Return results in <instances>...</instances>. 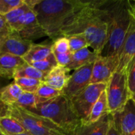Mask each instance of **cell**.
<instances>
[{"mask_svg":"<svg viewBox=\"0 0 135 135\" xmlns=\"http://www.w3.org/2000/svg\"><path fill=\"white\" fill-rule=\"evenodd\" d=\"M82 33L89 47L100 55L108 37V18L106 0L85 1L80 8L66 24L61 36Z\"/></svg>","mask_w":135,"mask_h":135,"instance_id":"cell-1","label":"cell"},{"mask_svg":"<svg viewBox=\"0 0 135 135\" xmlns=\"http://www.w3.org/2000/svg\"><path fill=\"white\" fill-rule=\"evenodd\" d=\"M33 10L36 20L47 36L57 40L74 14L82 7L81 0H24Z\"/></svg>","mask_w":135,"mask_h":135,"instance_id":"cell-2","label":"cell"},{"mask_svg":"<svg viewBox=\"0 0 135 135\" xmlns=\"http://www.w3.org/2000/svg\"><path fill=\"white\" fill-rule=\"evenodd\" d=\"M108 37L101 56L118 55L134 18L131 1L106 0Z\"/></svg>","mask_w":135,"mask_h":135,"instance_id":"cell-3","label":"cell"},{"mask_svg":"<svg viewBox=\"0 0 135 135\" xmlns=\"http://www.w3.org/2000/svg\"><path fill=\"white\" fill-rule=\"evenodd\" d=\"M25 110L49 119L70 135H74L76 130L81 125V119L78 116L71 100L63 94L38 104L34 108Z\"/></svg>","mask_w":135,"mask_h":135,"instance_id":"cell-4","label":"cell"},{"mask_svg":"<svg viewBox=\"0 0 135 135\" xmlns=\"http://www.w3.org/2000/svg\"><path fill=\"white\" fill-rule=\"evenodd\" d=\"M3 115L17 120L25 131L32 135H70L55 125L49 119L32 113L17 105H5Z\"/></svg>","mask_w":135,"mask_h":135,"instance_id":"cell-5","label":"cell"},{"mask_svg":"<svg viewBox=\"0 0 135 135\" xmlns=\"http://www.w3.org/2000/svg\"><path fill=\"white\" fill-rule=\"evenodd\" d=\"M105 92L109 112L114 114L122 110L131 97L128 88V75L115 71L107 83Z\"/></svg>","mask_w":135,"mask_h":135,"instance_id":"cell-6","label":"cell"},{"mask_svg":"<svg viewBox=\"0 0 135 135\" xmlns=\"http://www.w3.org/2000/svg\"><path fill=\"white\" fill-rule=\"evenodd\" d=\"M106 87L107 84H90L71 100L81 122L87 118L94 104L106 90Z\"/></svg>","mask_w":135,"mask_h":135,"instance_id":"cell-7","label":"cell"},{"mask_svg":"<svg viewBox=\"0 0 135 135\" xmlns=\"http://www.w3.org/2000/svg\"><path fill=\"white\" fill-rule=\"evenodd\" d=\"M93 63L85 65L74 70L70 74L69 81L62 93L70 100L79 94L88 85L91 84L92 70Z\"/></svg>","mask_w":135,"mask_h":135,"instance_id":"cell-8","label":"cell"},{"mask_svg":"<svg viewBox=\"0 0 135 135\" xmlns=\"http://www.w3.org/2000/svg\"><path fill=\"white\" fill-rule=\"evenodd\" d=\"M119 65L117 72L128 75L129 71L135 61V17H134L129 30L118 54Z\"/></svg>","mask_w":135,"mask_h":135,"instance_id":"cell-9","label":"cell"},{"mask_svg":"<svg viewBox=\"0 0 135 135\" xmlns=\"http://www.w3.org/2000/svg\"><path fill=\"white\" fill-rule=\"evenodd\" d=\"M118 65V55H100L93 63L91 84H107L112 74L117 70Z\"/></svg>","mask_w":135,"mask_h":135,"instance_id":"cell-10","label":"cell"},{"mask_svg":"<svg viewBox=\"0 0 135 135\" xmlns=\"http://www.w3.org/2000/svg\"><path fill=\"white\" fill-rule=\"evenodd\" d=\"M14 32H17L22 38L30 41L47 36L46 32L38 23L32 9H29L20 18Z\"/></svg>","mask_w":135,"mask_h":135,"instance_id":"cell-11","label":"cell"},{"mask_svg":"<svg viewBox=\"0 0 135 135\" xmlns=\"http://www.w3.org/2000/svg\"><path fill=\"white\" fill-rule=\"evenodd\" d=\"M112 115L113 123L122 135H135V102L131 97L122 110Z\"/></svg>","mask_w":135,"mask_h":135,"instance_id":"cell-12","label":"cell"},{"mask_svg":"<svg viewBox=\"0 0 135 135\" xmlns=\"http://www.w3.org/2000/svg\"><path fill=\"white\" fill-rule=\"evenodd\" d=\"M32 44V41L22 38L17 32L13 31L0 38V54H10L23 58Z\"/></svg>","mask_w":135,"mask_h":135,"instance_id":"cell-13","label":"cell"},{"mask_svg":"<svg viewBox=\"0 0 135 135\" xmlns=\"http://www.w3.org/2000/svg\"><path fill=\"white\" fill-rule=\"evenodd\" d=\"M112 115L111 113L90 124H81L75 131L74 135H107L111 123Z\"/></svg>","mask_w":135,"mask_h":135,"instance_id":"cell-14","label":"cell"},{"mask_svg":"<svg viewBox=\"0 0 135 135\" xmlns=\"http://www.w3.org/2000/svg\"><path fill=\"white\" fill-rule=\"evenodd\" d=\"M25 62L22 57L10 54H0V77L13 79L17 70Z\"/></svg>","mask_w":135,"mask_h":135,"instance_id":"cell-15","label":"cell"},{"mask_svg":"<svg viewBox=\"0 0 135 135\" xmlns=\"http://www.w3.org/2000/svg\"><path fill=\"white\" fill-rule=\"evenodd\" d=\"M70 72V70L68 68L58 65L46 75L44 82L62 92L69 81Z\"/></svg>","mask_w":135,"mask_h":135,"instance_id":"cell-16","label":"cell"},{"mask_svg":"<svg viewBox=\"0 0 135 135\" xmlns=\"http://www.w3.org/2000/svg\"><path fill=\"white\" fill-rule=\"evenodd\" d=\"M100 56V55L98 53L90 51L89 47H85L72 54L71 62L66 68H68L70 71L75 70L85 65L94 63V62Z\"/></svg>","mask_w":135,"mask_h":135,"instance_id":"cell-17","label":"cell"},{"mask_svg":"<svg viewBox=\"0 0 135 135\" xmlns=\"http://www.w3.org/2000/svg\"><path fill=\"white\" fill-rule=\"evenodd\" d=\"M106 92H103L97 101L93 106L87 118L81 122V124H90L98 121L102 117L109 114Z\"/></svg>","mask_w":135,"mask_h":135,"instance_id":"cell-18","label":"cell"},{"mask_svg":"<svg viewBox=\"0 0 135 135\" xmlns=\"http://www.w3.org/2000/svg\"><path fill=\"white\" fill-rule=\"evenodd\" d=\"M52 53L51 45L35 44H32L28 51L23 57L25 62L31 65L33 62H39L48 57Z\"/></svg>","mask_w":135,"mask_h":135,"instance_id":"cell-19","label":"cell"},{"mask_svg":"<svg viewBox=\"0 0 135 135\" xmlns=\"http://www.w3.org/2000/svg\"><path fill=\"white\" fill-rule=\"evenodd\" d=\"M0 131L4 135H17L26 132L17 120L7 115H0Z\"/></svg>","mask_w":135,"mask_h":135,"instance_id":"cell-20","label":"cell"},{"mask_svg":"<svg viewBox=\"0 0 135 135\" xmlns=\"http://www.w3.org/2000/svg\"><path fill=\"white\" fill-rule=\"evenodd\" d=\"M22 93V89L13 81L1 89L0 102L7 106L13 105L17 102Z\"/></svg>","mask_w":135,"mask_h":135,"instance_id":"cell-21","label":"cell"},{"mask_svg":"<svg viewBox=\"0 0 135 135\" xmlns=\"http://www.w3.org/2000/svg\"><path fill=\"white\" fill-rule=\"evenodd\" d=\"M46 75H47L46 74L40 71L39 70L36 69L32 66L28 64L27 62H25L17 70V72L14 75V78H32V79H36V80H40L41 81H44Z\"/></svg>","mask_w":135,"mask_h":135,"instance_id":"cell-22","label":"cell"},{"mask_svg":"<svg viewBox=\"0 0 135 135\" xmlns=\"http://www.w3.org/2000/svg\"><path fill=\"white\" fill-rule=\"evenodd\" d=\"M61 94H62V93L61 91H59V90L51 87L50 85H47L44 81H42V83L40 84V85L39 86V88L37 89V90L35 93V95L37 98L38 104L44 103L49 100L54 99V98L60 96Z\"/></svg>","mask_w":135,"mask_h":135,"instance_id":"cell-23","label":"cell"},{"mask_svg":"<svg viewBox=\"0 0 135 135\" xmlns=\"http://www.w3.org/2000/svg\"><path fill=\"white\" fill-rule=\"evenodd\" d=\"M29 9H32L24 1V4L17 8H16L15 9L12 10L11 12H9V13H7L6 15H5V18L9 25V26L10 27V28L14 31L20 18L26 13L28 12Z\"/></svg>","mask_w":135,"mask_h":135,"instance_id":"cell-24","label":"cell"},{"mask_svg":"<svg viewBox=\"0 0 135 135\" xmlns=\"http://www.w3.org/2000/svg\"><path fill=\"white\" fill-rule=\"evenodd\" d=\"M13 81L22 89L23 92L32 93H35L40 84L42 83V81L40 80L27 78H14Z\"/></svg>","mask_w":135,"mask_h":135,"instance_id":"cell-25","label":"cell"},{"mask_svg":"<svg viewBox=\"0 0 135 135\" xmlns=\"http://www.w3.org/2000/svg\"><path fill=\"white\" fill-rule=\"evenodd\" d=\"M69 41L70 51L73 54L85 47H89L88 42L84 34L78 33L66 36Z\"/></svg>","mask_w":135,"mask_h":135,"instance_id":"cell-26","label":"cell"},{"mask_svg":"<svg viewBox=\"0 0 135 135\" xmlns=\"http://www.w3.org/2000/svg\"><path fill=\"white\" fill-rule=\"evenodd\" d=\"M31 66H32L36 69L39 70L40 71L47 74L52 69H54L55 67H56L58 66V63H57V61L55 59L54 54L51 53L46 59L40 60L39 62H33L31 64Z\"/></svg>","mask_w":135,"mask_h":135,"instance_id":"cell-27","label":"cell"},{"mask_svg":"<svg viewBox=\"0 0 135 135\" xmlns=\"http://www.w3.org/2000/svg\"><path fill=\"white\" fill-rule=\"evenodd\" d=\"M37 104V98L35 93L23 92L14 104L25 109H31L34 108Z\"/></svg>","mask_w":135,"mask_h":135,"instance_id":"cell-28","label":"cell"},{"mask_svg":"<svg viewBox=\"0 0 135 135\" xmlns=\"http://www.w3.org/2000/svg\"><path fill=\"white\" fill-rule=\"evenodd\" d=\"M51 49L53 54H64L70 52V46L67 37L62 36L55 40L54 44L51 45Z\"/></svg>","mask_w":135,"mask_h":135,"instance_id":"cell-29","label":"cell"},{"mask_svg":"<svg viewBox=\"0 0 135 135\" xmlns=\"http://www.w3.org/2000/svg\"><path fill=\"white\" fill-rule=\"evenodd\" d=\"M23 4L24 0H0V14L5 16Z\"/></svg>","mask_w":135,"mask_h":135,"instance_id":"cell-30","label":"cell"},{"mask_svg":"<svg viewBox=\"0 0 135 135\" xmlns=\"http://www.w3.org/2000/svg\"><path fill=\"white\" fill-rule=\"evenodd\" d=\"M55 59L57 61V63L59 66H65L66 67L71 62V59H72V53L67 52V53H64V54H54Z\"/></svg>","mask_w":135,"mask_h":135,"instance_id":"cell-31","label":"cell"},{"mask_svg":"<svg viewBox=\"0 0 135 135\" xmlns=\"http://www.w3.org/2000/svg\"><path fill=\"white\" fill-rule=\"evenodd\" d=\"M12 32L13 30L9 26L5 16L0 14V38L9 35Z\"/></svg>","mask_w":135,"mask_h":135,"instance_id":"cell-32","label":"cell"},{"mask_svg":"<svg viewBox=\"0 0 135 135\" xmlns=\"http://www.w3.org/2000/svg\"><path fill=\"white\" fill-rule=\"evenodd\" d=\"M128 88L131 95L135 92V61L128 74Z\"/></svg>","mask_w":135,"mask_h":135,"instance_id":"cell-33","label":"cell"},{"mask_svg":"<svg viewBox=\"0 0 135 135\" xmlns=\"http://www.w3.org/2000/svg\"><path fill=\"white\" fill-rule=\"evenodd\" d=\"M107 135H122L120 134V132L119 131V130L114 125V123H113V119H112V122L111 123V126L109 127V130L108 131Z\"/></svg>","mask_w":135,"mask_h":135,"instance_id":"cell-34","label":"cell"},{"mask_svg":"<svg viewBox=\"0 0 135 135\" xmlns=\"http://www.w3.org/2000/svg\"><path fill=\"white\" fill-rule=\"evenodd\" d=\"M131 9H132V13L133 15L135 17V2H131Z\"/></svg>","mask_w":135,"mask_h":135,"instance_id":"cell-35","label":"cell"},{"mask_svg":"<svg viewBox=\"0 0 135 135\" xmlns=\"http://www.w3.org/2000/svg\"><path fill=\"white\" fill-rule=\"evenodd\" d=\"M17 135H32L27 132H25V133H22V134H17Z\"/></svg>","mask_w":135,"mask_h":135,"instance_id":"cell-36","label":"cell"},{"mask_svg":"<svg viewBox=\"0 0 135 135\" xmlns=\"http://www.w3.org/2000/svg\"><path fill=\"white\" fill-rule=\"evenodd\" d=\"M131 97H132V99L134 100V101L135 102V92L134 93H133V95L131 96Z\"/></svg>","mask_w":135,"mask_h":135,"instance_id":"cell-37","label":"cell"},{"mask_svg":"<svg viewBox=\"0 0 135 135\" xmlns=\"http://www.w3.org/2000/svg\"><path fill=\"white\" fill-rule=\"evenodd\" d=\"M2 89V85H1V82H0V91H1V89Z\"/></svg>","mask_w":135,"mask_h":135,"instance_id":"cell-38","label":"cell"},{"mask_svg":"<svg viewBox=\"0 0 135 135\" xmlns=\"http://www.w3.org/2000/svg\"><path fill=\"white\" fill-rule=\"evenodd\" d=\"M0 135H4V134H2V132L0 131Z\"/></svg>","mask_w":135,"mask_h":135,"instance_id":"cell-39","label":"cell"}]
</instances>
